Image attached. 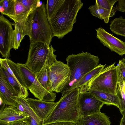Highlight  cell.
<instances>
[{
    "instance_id": "obj_1",
    "label": "cell",
    "mask_w": 125,
    "mask_h": 125,
    "mask_svg": "<svg viewBox=\"0 0 125 125\" xmlns=\"http://www.w3.org/2000/svg\"><path fill=\"white\" fill-rule=\"evenodd\" d=\"M83 5L81 0H64L59 8L48 21L53 37L63 38L72 31L77 13Z\"/></svg>"
},
{
    "instance_id": "obj_2",
    "label": "cell",
    "mask_w": 125,
    "mask_h": 125,
    "mask_svg": "<svg viewBox=\"0 0 125 125\" xmlns=\"http://www.w3.org/2000/svg\"><path fill=\"white\" fill-rule=\"evenodd\" d=\"M79 88L62 95L52 112L42 123V125L57 122H68L75 124L80 116L78 104Z\"/></svg>"
},
{
    "instance_id": "obj_3",
    "label": "cell",
    "mask_w": 125,
    "mask_h": 125,
    "mask_svg": "<svg viewBox=\"0 0 125 125\" xmlns=\"http://www.w3.org/2000/svg\"><path fill=\"white\" fill-rule=\"evenodd\" d=\"M99 59L97 56L87 52L68 55L66 60L70 71V78L62 95L73 90L85 75L98 66Z\"/></svg>"
},
{
    "instance_id": "obj_4",
    "label": "cell",
    "mask_w": 125,
    "mask_h": 125,
    "mask_svg": "<svg viewBox=\"0 0 125 125\" xmlns=\"http://www.w3.org/2000/svg\"><path fill=\"white\" fill-rule=\"evenodd\" d=\"M27 24L30 42H41L50 45L53 37L44 3L40 4L31 13L27 19Z\"/></svg>"
},
{
    "instance_id": "obj_5",
    "label": "cell",
    "mask_w": 125,
    "mask_h": 125,
    "mask_svg": "<svg viewBox=\"0 0 125 125\" xmlns=\"http://www.w3.org/2000/svg\"><path fill=\"white\" fill-rule=\"evenodd\" d=\"M55 50L52 45L41 42H30L27 59L25 64L35 73L40 72L46 65L51 66L56 61Z\"/></svg>"
},
{
    "instance_id": "obj_6",
    "label": "cell",
    "mask_w": 125,
    "mask_h": 125,
    "mask_svg": "<svg viewBox=\"0 0 125 125\" xmlns=\"http://www.w3.org/2000/svg\"><path fill=\"white\" fill-rule=\"evenodd\" d=\"M115 62L104 68L84 87L80 93L87 92L90 89L116 94L118 83V71Z\"/></svg>"
},
{
    "instance_id": "obj_7",
    "label": "cell",
    "mask_w": 125,
    "mask_h": 125,
    "mask_svg": "<svg viewBox=\"0 0 125 125\" xmlns=\"http://www.w3.org/2000/svg\"><path fill=\"white\" fill-rule=\"evenodd\" d=\"M17 63L19 66L26 87L35 97L47 102L55 101L56 94L45 89L38 80L35 73L29 69L25 64Z\"/></svg>"
},
{
    "instance_id": "obj_8",
    "label": "cell",
    "mask_w": 125,
    "mask_h": 125,
    "mask_svg": "<svg viewBox=\"0 0 125 125\" xmlns=\"http://www.w3.org/2000/svg\"><path fill=\"white\" fill-rule=\"evenodd\" d=\"M50 90L62 93L69 82L70 69L66 64L56 60L49 68Z\"/></svg>"
},
{
    "instance_id": "obj_9",
    "label": "cell",
    "mask_w": 125,
    "mask_h": 125,
    "mask_svg": "<svg viewBox=\"0 0 125 125\" xmlns=\"http://www.w3.org/2000/svg\"><path fill=\"white\" fill-rule=\"evenodd\" d=\"M12 23L3 15L0 16V52L2 56L8 59L13 48V30Z\"/></svg>"
},
{
    "instance_id": "obj_10",
    "label": "cell",
    "mask_w": 125,
    "mask_h": 125,
    "mask_svg": "<svg viewBox=\"0 0 125 125\" xmlns=\"http://www.w3.org/2000/svg\"><path fill=\"white\" fill-rule=\"evenodd\" d=\"M78 104L80 117L100 111L104 104L89 92L80 93Z\"/></svg>"
},
{
    "instance_id": "obj_11",
    "label": "cell",
    "mask_w": 125,
    "mask_h": 125,
    "mask_svg": "<svg viewBox=\"0 0 125 125\" xmlns=\"http://www.w3.org/2000/svg\"><path fill=\"white\" fill-rule=\"evenodd\" d=\"M95 30L96 37L104 46L119 55L125 54V42L113 36L101 27Z\"/></svg>"
},
{
    "instance_id": "obj_12",
    "label": "cell",
    "mask_w": 125,
    "mask_h": 125,
    "mask_svg": "<svg viewBox=\"0 0 125 125\" xmlns=\"http://www.w3.org/2000/svg\"><path fill=\"white\" fill-rule=\"evenodd\" d=\"M27 100L31 108L42 123L52 112L57 104L56 102H49L29 97Z\"/></svg>"
},
{
    "instance_id": "obj_13",
    "label": "cell",
    "mask_w": 125,
    "mask_h": 125,
    "mask_svg": "<svg viewBox=\"0 0 125 125\" xmlns=\"http://www.w3.org/2000/svg\"><path fill=\"white\" fill-rule=\"evenodd\" d=\"M20 96L9 83L0 73V97L1 104L16 107L17 102L13 100V96Z\"/></svg>"
},
{
    "instance_id": "obj_14",
    "label": "cell",
    "mask_w": 125,
    "mask_h": 125,
    "mask_svg": "<svg viewBox=\"0 0 125 125\" xmlns=\"http://www.w3.org/2000/svg\"><path fill=\"white\" fill-rule=\"evenodd\" d=\"M16 107L8 105L0 111V122L10 123L24 119L29 116Z\"/></svg>"
},
{
    "instance_id": "obj_15",
    "label": "cell",
    "mask_w": 125,
    "mask_h": 125,
    "mask_svg": "<svg viewBox=\"0 0 125 125\" xmlns=\"http://www.w3.org/2000/svg\"><path fill=\"white\" fill-rule=\"evenodd\" d=\"M109 117L100 111L87 116L80 117L76 125H110Z\"/></svg>"
},
{
    "instance_id": "obj_16",
    "label": "cell",
    "mask_w": 125,
    "mask_h": 125,
    "mask_svg": "<svg viewBox=\"0 0 125 125\" xmlns=\"http://www.w3.org/2000/svg\"><path fill=\"white\" fill-rule=\"evenodd\" d=\"M14 27L13 34V49L16 50L20 46L21 42L24 36L28 35L27 20L12 23Z\"/></svg>"
},
{
    "instance_id": "obj_17",
    "label": "cell",
    "mask_w": 125,
    "mask_h": 125,
    "mask_svg": "<svg viewBox=\"0 0 125 125\" xmlns=\"http://www.w3.org/2000/svg\"><path fill=\"white\" fill-rule=\"evenodd\" d=\"M88 9L92 15L101 20L106 23L109 22L110 17L114 15L116 11L115 7L111 10L104 9L95 3L89 7Z\"/></svg>"
},
{
    "instance_id": "obj_18",
    "label": "cell",
    "mask_w": 125,
    "mask_h": 125,
    "mask_svg": "<svg viewBox=\"0 0 125 125\" xmlns=\"http://www.w3.org/2000/svg\"><path fill=\"white\" fill-rule=\"evenodd\" d=\"M0 73L3 74L5 79L20 96L25 98H27L29 94L27 89L20 84L7 70L1 65Z\"/></svg>"
},
{
    "instance_id": "obj_19",
    "label": "cell",
    "mask_w": 125,
    "mask_h": 125,
    "mask_svg": "<svg viewBox=\"0 0 125 125\" xmlns=\"http://www.w3.org/2000/svg\"><path fill=\"white\" fill-rule=\"evenodd\" d=\"M88 92L95 96L103 102L104 104L109 105H113L119 108V101L116 94H114L94 89H90Z\"/></svg>"
},
{
    "instance_id": "obj_20",
    "label": "cell",
    "mask_w": 125,
    "mask_h": 125,
    "mask_svg": "<svg viewBox=\"0 0 125 125\" xmlns=\"http://www.w3.org/2000/svg\"><path fill=\"white\" fill-rule=\"evenodd\" d=\"M32 12L18 0H15V13L12 20L15 22L26 20Z\"/></svg>"
},
{
    "instance_id": "obj_21",
    "label": "cell",
    "mask_w": 125,
    "mask_h": 125,
    "mask_svg": "<svg viewBox=\"0 0 125 125\" xmlns=\"http://www.w3.org/2000/svg\"><path fill=\"white\" fill-rule=\"evenodd\" d=\"M106 64H99L92 71L85 75L74 87L73 89L77 88L81 89L85 86L94 77L99 74L104 68Z\"/></svg>"
},
{
    "instance_id": "obj_22",
    "label": "cell",
    "mask_w": 125,
    "mask_h": 125,
    "mask_svg": "<svg viewBox=\"0 0 125 125\" xmlns=\"http://www.w3.org/2000/svg\"><path fill=\"white\" fill-rule=\"evenodd\" d=\"M109 26L113 33L125 37V18L122 16L115 18L111 21Z\"/></svg>"
},
{
    "instance_id": "obj_23",
    "label": "cell",
    "mask_w": 125,
    "mask_h": 125,
    "mask_svg": "<svg viewBox=\"0 0 125 125\" xmlns=\"http://www.w3.org/2000/svg\"><path fill=\"white\" fill-rule=\"evenodd\" d=\"M49 64L45 65L40 71L35 73L38 80L44 88L48 91L50 90V80Z\"/></svg>"
},
{
    "instance_id": "obj_24",
    "label": "cell",
    "mask_w": 125,
    "mask_h": 125,
    "mask_svg": "<svg viewBox=\"0 0 125 125\" xmlns=\"http://www.w3.org/2000/svg\"><path fill=\"white\" fill-rule=\"evenodd\" d=\"M15 0H1L0 11L2 14L6 15L12 20L15 13Z\"/></svg>"
},
{
    "instance_id": "obj_25",
    "label": "cell",
    "mask_w": 125,
    "mask_h": 125,
    "mask_svg": "<svg viewBox=\"0 0 125 125\" xmlns=\"http://www.w3.org/2000/svg\"><path fill=\"white\" fill-rule=\"evenodd\" d=\"M64 0H48L45 4V10L48 21L55 14Z\"/></svg>"
},
{
    "instance_id": "obj_26",
    "label": "cell",
    "mask_w": 125,
    "mask_h": 125,
    "mask_svg": "<svg viewBox=\"0 0 125 125\" xmlns=\"http://www.w3.org/2000/svg\"><path fill=\"white\" fill-rule=\"evenodd\" d=\"M12 99L21 104L24 108L26 113L29 116H31L39 122H42L41 120L38 117L34 112L28 102L26 98H25L20 96H13Z\"/></svg>"
},
{
    "instance_id": "obj_27",
    "label": "cell",
    "mask_w": 125,
    "mask_h": 125,
    "mask_svg": "<svg viewBox=\"0 0 125 125\" xmlns=\"http://www.w3.org/2000/svg\"><path fill=\"white\" fill-rule=\"evenodd\" d=\"M116 95L119 101L118 108L122 115L125 111V82H118Z\"/></svg>"
},
{
    "instance_id": "obj_28",
    "label": "cell",
    "mask_w": 125,
    "mask_h": 125,
    "mask_svg": "<svg viewBox=\"0 0 125 125\" xmlns=\"http://www.w3.org/2000/svg\"><path fill=\"white\" fill-rule=\"evenodd\" d=\"M31 12L34 11L40 4L39 0H18Z\"/></svg>"
},
{
    "instance_id": "obj_29",
    "label": "cell",
    "mask_w": 125,
    "mask_h": 125,
    "mask_svg": "<svg viewBox=\"0 0 125 125\" xmlns=\"http://www.w3.org/2000/svg\"><path fill=\"white\" fill-rule=\"evenodd\" d=\"M118 0H96L95 3L104 9L111 10L115 3Z\"/></svg>"
},
{
    "instance_id": "obj_30",
    "label": "cell",
    "mask_w": 125,
    "mask_h": 125,
    "mask_svg": "<svg viewBox=\"0 0 125 125\" xmlns=\"http://www.w3.org/2000/svg\"><path fill=\"white\" fill-rule=\"evenodd\" d=\"M118 71V82H125V64L121 60H119L117 65Z\"/></svg>"
},
{
    "instance_id": "obj_31",
    "label": "cell",
    "mask_w": 125,
    "mask_h": 125,
    "mask_svg": "<svg viewBox=\"0 0 125 125\" xmlns=\"http://www.w3.org/2000/svg\"><path fill=\"white\" fill-rule=\"evenodd\" d=\"M116 6V11L125 12V0H118Z\"/></svg>"
},
{
    "instance_id": "obj_32",
    "label": "cell",
    "mask_w": 125,
    "mask_h": 125,
    "mask_svg": "<svg viewBox=\"0 0 125 125\" xmlns=\"http://www.w3.org/2000/svg\"><path fill=\"white\" fill-rule=\"evenodd\" d=\"M26 123L28 125H42V122H39L37 121L32 117L29 116L25 119Z\"/></svg>"
},
{
    "instance_id": "obj_33",
    "label": "cell",
    "mask_w": 125,
    "mask_h": 125,
    "mask_svg": "<svg viewBox=\"0 0 125 125\" xmlns=\"http://www.w3.org/2000/svg\"><path fill=\"white\" fill-rule=\"evenodd\" d=\"M45 125H76L72 122H54Z\"/></svg>"
},
{
    "instance_id": "obj_34",
    "label": "cell",
    "mask_w": 125,
    "mask_h": 125,
    "mask_svg": "<svg viewBox=\"0 0 125 125\" xmlns=\"http://www.w3.org/2000/svg\"><path fill=\"white\" fill-rule=\"evenodd\" d=\"M17 121L10 123L11 125H28L25 122V119Z\"/></svg>"
},
{
    "instance_id": "obj_35",
    "label": "cell",
    "mask_w": 125,
    "mask_h": 125,
    "mask_svg": "<svg viewBox=\"0 0 125 125\" xmlns=\"http://www.w3.org/2000/svg\"><path fill=\"white\" fill-rule=\"evenodd\" d=\"M16 107L21 111L26 113L25 110L23 106L18 102H17Z\"/></svg>"
},
{
    "instance_id": "obj_36",
    "label": "cell",
    "mask_w": 125,
    "mask_h": 125,
    "mask_svg": "<svg viewBox=\"0 0 125 125\" xmlns=\"http://www.w3.org/2000/svg\"><path fill=\"white\" fill-rule=\"evenodd\" d=\"M122 115L123 116L120 122V125H125V111Z\"/></svg>"
},
{
    "instance_id": "obj_37",
    "label": "cell",
    "mask_w": 125,
    "mask_h": 125,
    "mask_svg": "<svg viewBox=\"0 0 125 125\" xmlns=\"http://www.w3.org/2000/svg\"><path fill=\"white\" fill-rule=\"evenodd\" d=\"M0 125H11L9 123L0 122Z\"/></svg>"
},
{
    "instance_id": "obj_38",
    "label": "cell",
    "mask_w": 125,
    "mask_h": 125,
    "mask_svg": "<svg viewBox=\"0 0 125 125\" xmlns=\"http://www.w3.org/2000/svg\"><path fill=\"white\" fill-rule=\"evenodd\" d=\"M121 60L125 64V58H123L122 59H121Z\"/></svg>"
}]
</instances>
